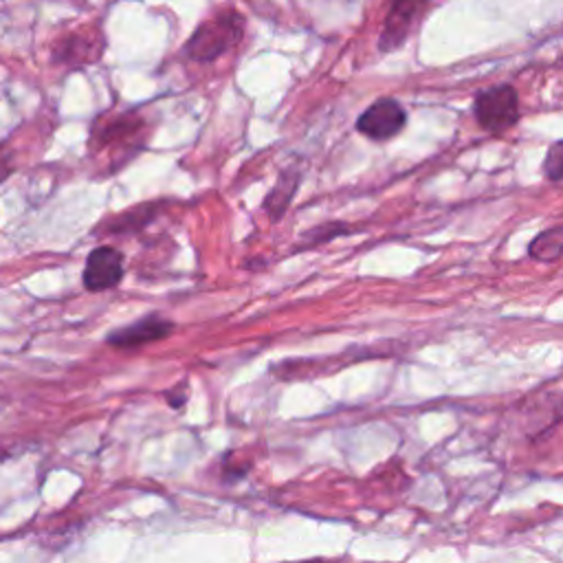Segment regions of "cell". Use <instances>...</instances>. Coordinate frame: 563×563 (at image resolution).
I'll return each mask as SVG.
<instances>
[{"label":"cell","instance_id":"cell-12","mask_svg":"<svg viewBox=\"0 0 563 563\" xmlns=\"http://www.w3.org/2000/svg\"><path fill=\"white\" fill-rule=\"evenodd\" d=\"M297 563H332V561H325V559H310V561H297Z\"/></svg>","mask_w":563,"mask_h":563},{"label":"cell","instance_id":"cell-4","mask_svg":"<svg viewBox=\"0 0 563 563\" xmlns=\"http://www.w3.org/2000/svg\"><path fill=\"white\" fill-rule=\"evenodd\" d=\"M405 108L391 97H380L363 110V114L356 121V130L372 141H387L394 139L405 128Z\"/></svg>","mask_w":563,"mask_h":563},{"label":"cell","instance_id":"cell-9","mask_svg":"<svg viewBox=\"0 0 563 563\" xmlns=\"http://www.w3.org/2000/svg\"><path fill=\"white\" fill-rule=\"evenodd\" d=\"M95 55H99V51L95 48V42L84 37V35H70L66 40H62L55 48V59L57 62H79L86 64L90 59H95Z\"/></svg>","mask_w":563,"mask_h":563},{"label":"cell","instance_id":"cell-5","mask_svg":"<svg viewBox=\"0 0 563 563\" xmlns=\"http://www.w3.org/2000/svg\"><path fill=\"white\" fill-rule=\"evenodd\" d=\"M123 277V255L114 246H97L84 266V286L92 292L114 288Z\"/></svg>","mask_w":563,"mask_h":563},{"label":"cell","instance_id":"cell-2","mask_svg":"<svg viewBox=\"0 0 563 563\" xmlns=\"http://www.w3.org/2000/svg\"><path fill=\"white\" fill-rule=\"evenodd\" d=\"M473 114L482 130L501 134L519 121V95L510 84L490 86L477 92L473 101Z\"/></svg>","mask_w":563,"mask_h":563},{"label":"cell","instance_id":"cell-8","mask_svg":"<svg viewBox=\"0 0 563 563\" xmlns=\"http://www.w3.org/2000/svg\"><path fill=\"white\" fill-rule=\"evenodd\" d=\"M528 255L537 262L559 260L563 255V224H556L537 233L528 244Z\"/></svg>","mask_w":563,"mask_h":563},{"label":"cell","instance_id":"cell-10","mask_svg":"<svg viewBox=\"0 0 563 563\" xmlns=\"http://www.w3.org/2000/svg\"><path fill=\"white\" fill-rule=\"evenodd\" d=\"M541 167H543V174L548 176V180H552V183L563 180V139L548 147Z\"/></svg>","mask_w":563,"mask_h":563},{"label":"cell","instance_id":"cell-6","mask_svg":"<svg viewBox=\"0 0 563 563\" xmlns=\"http://www.w3.org/2000/svg\"><path fill=\"white\" fill-rule=\"evenodd\" d=\"M174 330V323L158 317V314H150V317H143L130 325H123L114 332L108 334V343L114 345V347H121V350H130V347H141L145 343H154V341H161L165 336H169Z\"/></svg>","mask_w":563,"mask_h":563},{"label":"cell","instance_id":"cell-3","mask_svg":"<svg viewBox=\"0 0 563 563\" xmlns=\"http://www.w3.org/2000/svg\"><path fill=\"white\" fill-rule=\"evenodd\" d=\"M435 2L438 0H394L378 37V48H398L420 26V22L427 18Z\"/></svg>","mask_w":563,"mask_h":563},{"label":"cell","instance_id":"cell-1","mask_svg":"<svg viewBox=\"0 0 563 563\" xmlns=\"http://www.w3.org/2000/svg\"><path fill=\"white\" fill-rule=\"evenodd\" d=\"M244 35V18L238 11H220L205 20L187 40L185 55L196 62H211L233 48Z\"/></svg>","mask_w":563,"mask_h":563},{"label":"cell","instance_id":"cell-7","mask_svg":"<svg viewBox=\"0 0 563 563\" xmlns=\"http://www.w3.org/2000/svg\"><path fill=\"white\" fill-rule=\"evenodd\" d=\"M297 185H299V172L286 169V172L279 176V180H277V185L273 187V191L264 198V209L268 211V216H271L273 220H277V218L284 216V211L288 209V205H290V200H292V196H295V191H297Z\"/></svg>","mask_w":563,"mask_h":563},{"label":"cell","instance_id":"cell-11","mask_svg":"<svg viewBox=\"0 0 563 563\" xmlns=\"http://www.w3.org/2000/svg\"><path fill=\"white\" fill-rule=\"evenodd\" d=\"M347 231L350 229L345 224H323V227L314 229L312 233H306L303 238L308 244H314V242H323V240H330V238H334L339 233H347Z\"/></svg>","mask_w":563,"mask_h":563}]
</instances>
